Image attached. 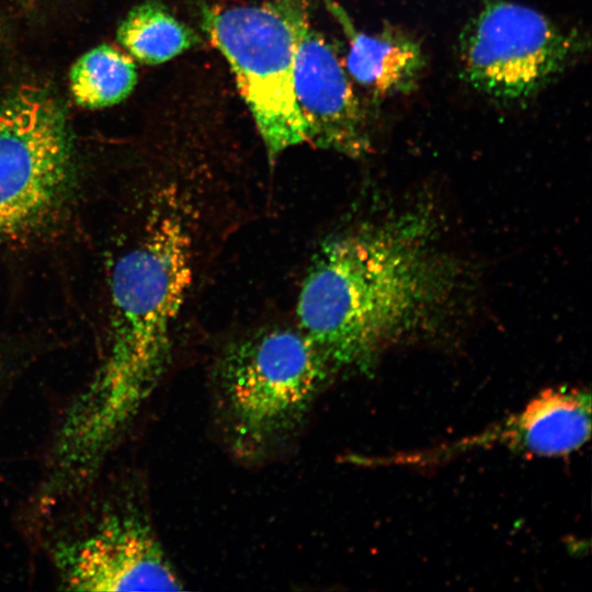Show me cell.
Masks as SVG:
<instances>
[{
    "instance_id": "6da1fadb",
    "label": "cell",
    "mask_w": 592,
    "mask_h": 592,
    "mask_svg": "<svg viewBox=\"0 0 592 592\" xmlns=\"http://www.w3.org/2000/svg\"><path fill=\"white\" fill-rule=\"evenodd\" d=\"M442 232L434 210L413 203L320 246L296 315L331 374L365 372L386 350L435 334L459 315L469 273Z\"/></svg>"
},
{
    "instance_id": "7a4b0ae2",
    "label": "cell",
    "mask_w": 592,
    "mask_h": 592,
    "mask_svg": "<svg viewBox=\"0 0 592 592\" xmlns=\"http://www.w3.org/2000/svg\"><path fill=\"white\" fill-rule=\"evenodd\" d=\"M197 219L184 189L162 186L140 235L114 265L106 353L57 429L76 457L106 459L158 385L194 276Z\"/></svg>"
},
{
    "instance_id": "3957f363",
    "label": "cell",
    "mask_w": 592,
    "mask_h": 592,
    "mask_svg": "<svg viewBox=\"0 0 592 592\" xmlns=\"http://www.w3.org/2000/svg\"><path fill=\"white\" fill-rule=\"evenodd\" d=\"M299 331L274 328L230 344L216 368L227 435L239 456H258L292 434L330 375Z\"/></svg>"
},
{
    "instance_id": "277c9868",
    "label": "cell",
    "mask_w": 592,
    "mask_h": 592,
    "mask_svg": "<svg viewBox=\"0 0 592 592\" xmlns=\"http://www.w3.org/2000/svg\"><path fill=\"white\" fill-rule=\"evenodd\" d=\"M73 171L66 113L46 89L21 84L0 103V246L60 205Z\"/></svg>"
},
{
    "instance_id": "5b68a950",
    "label": "cell",
    "mask_w": 592,
    "mask_h": 592,
    "mask_svg": "<svg viewBox=\"0 0 592 592\" xmlns=\"http://www.w3.org/2000/svg\"><path fill=\"white\" fill-rule=\"evenodd\" d=\"M202 26L229 64L269 158L307 144L294 91L295 39L282 9L205 7Z\"/></svg>"
},
{
    "instance_id": "8992f818",
    "label": "cell",
    "mask_w": 592,
    "mask_h": 592,
    "mask_svg": "<svg viewBox=\"0 0 592 592\" xmlns=\"http://www.w3.org/2000/svg\"><path fill=\"white\" fill-rule=\"evenodd\" d=\"M589 47L542 12L509 0H485L459 36L460 72L475 90L524 101L554 81Z\"/></svg>"
},
{
    "instance_id": "52a82bcc",
    "label": "cell",
    "mask_w": 592,
    "mask_h": 592,
    "mask_svg": "<svg viewBox=\"0 0 592 592\" xmlns=\"http://www.w3.org/2000/svg\"><path fill=\"white\" fill-rule=\"evenodd\" d=\"M49 556L65 590L182 589L150 522L128 503L105 501L77 531L56 537Z\"/></svg>"
},
{
    "instance_id": "ba28073f",
    "label": "cell",
    "mask_w": 592,
    "mask_h": 592,
    "mask_svg": "<svg viewBox=\"0 0 592 592\" xmlns=\"http://www.w3.org/2000/svg\"><path fill=\"white\" fill-rule=\"evenodd\" d=\"M294 34V91L307 144L361 157L372 151L367 119L337 50L303 12L281 8Z\"/></svg>"
},
{
    "instance_id": "9c48e42d",
    "label": "cell",
    "mask_w": 592,
    "mask_h": 592,
    "mask_svg": "<svg viewBox=\"0 0 592 592\" xmlns=\"http://www.w3.org/2000/svg\"><path fill=\"white\" fill-rule=\"evenodd\" d=\"M349 41L346 71L375 99L407 94L417 88L425 67L419 42L406 31L384 24L375 34L358 31L334 0H323Z\"/></svg>"
},
{
    "instance_id": "30bf717a",
    "label": "cell",
    "mask_w": 592,
    "mask_h": 592,
    "mask_svg": "<svg viewBox=\"0 0 592 592\" xmlns=\"http://www.w3.org/2000/svg\"><path fill=\"white\" fill-rule=\"evenodd\" d=\"M590 432V394L565 387L545 390L492 435L531 455L559 456L581 447Z\"/></svg>"
},
{
    "instance_id": "8fae6325",
    "label": "cell",
    "mask_w": 592,
    "mask_h": 592,
    "mask_svg": "<svg viewBox=\"0 0 592 592\" xmlns=\"http://www.w3.org/2000/svg\"><path fill=\"white\" fill-rule=\"evenodd\" d=\"M116 37L132 58L147 65L168 61L201 42L194 30L153 0L130 9Z\"/></svg>"
},
{
    "instance_id": "7c38bea8",
    "label": "cell",
    "mask_w": 592,
    "mask_h": 592,
    "mask_svg": "<svg viewBox=\"0 0 592 592\" xmlns=\"http://www.w3.org/2000/svg\"><path fill=\"white\" fill-rule=\"evenodd\" d=\"M137 82L134 59L116 47L102 44L83 54L69 72L70 92L86 109H102L126 99Z\"/></svg>"
}]
</instances>
